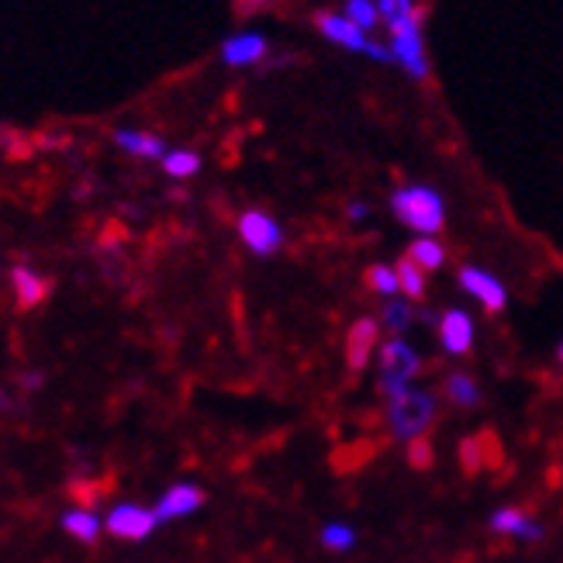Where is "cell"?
I'll return each mask as SVG.
<instances>
[{
	"label": "cell",
	"mask_w": 563,
	"mask_h": 563,
	"mask_svg": "<svg viewBox=\"0 0 563 563\" xmlns=\"http://www.w3.org/2000/svg\"><path fill=\"white\" fill-rule=\"evenodd\" d=\"M390 211L415 235H435L446 225V201L429 184H405L390 194Z\"/></svg>",
	"instance_id": "obj_1"
},
{
	"label": "cell",
	"mask_w": 563,
	"mask_h": 563,
	"mask_svg": "<svg viewBox=\"0 0 563 563\" xmlns=\"http://www.w3.org/2000/svg\"><path fill=\"white\" fill-rule=\"evenodd\" d=\"M318 32H322V38H329L332 45L346 48V53H356V56H366L374 63H384V66H395V56H390V48L374 42L371 35H366L363 29H356V24L342 14V11H322L314 18Z\"/></svg>",
	"instance_id": "obj_2"
},
{
	"label": "cell",
	"mask_w": 563,
	"mask_h": 563,
	"mask_svg": "<svg viewBox=\"0 0 563 563\" xmlns=\"http://www.w3.org/2000/svg\"><path fill=\"white\" fill-rule=\"evenodd\" d=\"M390 42V56H395V66L405 69L408 80H426L429 77V56H426V38H422V18L415 14L401 24H390L387 29Z\"/></svg>",
	"instance_id": "obj_3"
},
{
	"label": "cell",
	"mask_w": 563,
	"mask_h": 563,
	"mask_svg": "<svg viewBox=\"0 0 563 563\" xmlns=\"http://www.w3.org/2000/svg\"><path fill=\"white\" fill-rule=\"evenodd\" d=\"M435 419V398L429 390H405L395 401L387 405V422H390V432L398 439H422L426 429L432 426Z\"/></svg>",
	"instance_id": "obj_4"
},
{
	"label": "cell",
	"mask_w": 563,
	"mask_h": 563,
	"mask_svg": "<svg viewBox=\"0 0 563 563\" xmlns=\"http://www.w3.org/2000/svg\"><path fill=\"white\" fill-rule=\"evenodd\" d=\"M422 371V356L415 353L405 339H387L380 346V390L395 401L408 390V380Z\"/></svg>",
	"instance_id": "obj_5"
},
{
	"label": "cell",
	"mask_w": 563,
	"mask_h": 563,
	"mask_svg": "<svg viewBox=\"0 0 563 563\" xmlns=\"http://www.w3.org/2000/svg\"><path fill=\"white\" fill-rule=\"evenodd\" d=\"M239 239L246 242V250L253 256H277L284 246V225L274 214L253 208L239 214Z\"/></svg>",
	"instance_id": "obj_6"
},
{
	"label": "cell",
	"mask_w": 563,
	"mask_h": 563,
	"mask_svg": "<svg viewBox=\"0 0 563 563\" xmlns=\"http://www.w3.org/2000/svg\"><path fill=\"white\" fill-rule=\"evenodd\" d=\"M266 56H271V38L263 32H235L222 38V48H218V59H222L229 69H253L260 66Z\"/></svg>",
	"instance_id": "obj_7"
},
{
	"label": "cell",
	"mask_w": 563,
	"mask_h": 563,
	"mask_svg": "<svg viewBox=\"0 0 563 563\" xmlns=\"http://www.w3.org/2000/svg\"><path fill=\"white\" fill-rule=\"evenodd\" d=\"M104 526H108L111 536H118V540L139 543V540H145V536H150L159 526V519H156L153 508H142V505H114L108 511Z\"/></svg>",
	"instance_id": "obj_8"
},
{
	"label": "cell",
	"mask_w": 563,
	"mask_h": 563,
	"mask_svg": "<svg viewBox=\"0 0 563 563\" xmlns=\"http://www.w3.org/2000/svg\"><path fill=\"white\" fill-rule=\"evenodd\" d=\"M456 280H460L463 290L471 294V298H477L492 314L505 311V305H508V287L495 274L481 271V266H463Z\"/></svg>",
	"instance_id": "obj_9"
},
{
	"label": "cell",
	"mask_w": 563,
	"mask_h": 563,
	"mask_svg": "<svg viewBox=\"0 0 563 563\" xmlns=\"http://www.w3.org/2000/svg\"><path fill=\"white\" fill-rule=\"evenodd\" d=\"M208 501V495L201 492L198 484H187V481H180V484H174L169 492L156 501V519L159 522H174V519H187V516H194L201 505Z\"/></svg>",
	"instance_id": "obj_10"
},
{
	"label": "cell",
	"mask_w": 563,
	"mask_h": 563,
	"mask_svg": "<svg viewBox=\"0 0 563 563\" xmlns=\"http://www.w3.org/2000/svg\"><path fill=\"white\" fill-rule=\"evenodd\" d=\"M439 342H443L446 353L463 356L474 346V318L463 308L443 311V318H439Z\"/></svg>",
	"instance_id": "obj_11"
},
{
	"label": "cell",
	"mask_w": 563,
	"mask_h": 563,
	"mask_svg": "<svg viewBox=\"0 0 563 563\" xmlns=\"http://www.w3.org/2000/svg\"><path fill=\"white\" fill-rule=\"evenodd\" d=\"M377 332L380 325L374 322V318H360V322L350 325L346 332V363H350V371L360 374L366 363H371V353L377 346Z\"/></svg>",
	"instance_id": "obj_12"
},
{
	"label": "cell",
	"mask_w": 563,
	"mask_h": 563,
	"mask_svg": "<svg viewBox=\"0 0 563 563\" xmlns=\"http://www.w3.org/2000/svg\"><path fill=\"white\" fill-rule=\"evenodd\" d=\"M114 145L121 153H129V156H139V159H163L169 153V145L166 139L153 135V132H142V129H114L111 132Z\"/></svg>",
	"instance_id": "obj_13"
},
{
	"label": "cell",
	"mask_w": 563,
	"mask_h": 563,
	"mask_svg": "<svg viewBox=\"0 0 563 563\" xmlns=\"http://www.w3.org/2000/svg\"><path fill=\"white\" fill-rule=\"evenodd\" d=\"M487 526H492V532H511V536H519V540H526V543L543 540V526L526 519L519 508H498Z\"/></svg>",
	"instance_id": "obj_14"
},
{
	"label": "cell",
	"mask_w": 563,
	"mask_h": 563,
	"mask_svg": "<svg viewBox=\"0 0 563 563\" xmlns=\"http://www.w3.org/2000/svg\"><path fill=\"white\" fill-rule=\"evenodd\" d=\"M11 284H14V294H18V305L21 308H35L45 294H48V280L45 277H38L32 266H14L11 271Z\"/></svg>",
	"instance_id": "obj_15"
},
{
	"label": "cell",
	"mask_w": 563,
	"mask_h": 563,
	"mask_svg": "<svg viewBox=\"0 0 563 563\" xmlns=\"http://www.w3.org/2000/svg\"><path fill=\"white\" fill-rule=\"evenodd\" d=\"M59 526L73 536V540H80V543H93L97 536H101V519L93 516V511H84V508H69V511H63V519H59Z\"/></svg>",
	"instance_id": "obj_16"
},
{
	"label": "cell",
	"mask_w": 563,
	"mask_h": 563,
	"mask_svg": "<svg viewBox=\"0 0 563 563\" xmlns=\"http://www.w3.org/2000/svg\"><path fill=\"white\" fill-rule=\"evenodd\" d=\"M159 166H163V174H166V177L187 180V177H194V174L201 169V156L194 153V150H169V153L159 159Z\"/></svg>",
	"instance_id": "obj_17"
},
{
	"label": "cell",
	"mask_w": 563,
	"mask_h": 563,
	"mask_svg": "<svg viewBox=\"0 0 563 563\" xmlns=\"http://www.w3.org/2000/svg\"><path fill=\"white\" fill-rule=\"evenodd\" d=\"M398 280H401V294L405 298H411V301H422L426 298V271L419 263H415L411 256H405V260H398Z\"/></svg>",
	"instance_id": "obj_18"
},
{
	"label": "cell",
	"mask_w": 563,
	"mask_h": 563,
	"mask_svg": "<svg viewBox=\"0 0 563 563\" xmlns=\"http://www.w3.org/2000/svg\"><path fill=\"white\" fill-rule=\"evenodd\" d=\"M408 256L422 266V271H439V266L446 263V250L439 246L435 242V235H419L411 242V250H408Z\"/></svg>",
	"instance_id": "obj_19"
},
{
	"label": "cell",
	"mask_w": 563,
	"mask_h": 563,
	"mask_svg": "<svg viewBox=\"0 0 563 563\" xmlns=\"http://www.w3.org/2000/svg\"><path fill=\"white\" fill-rule=\"evenodd\" d=\"M446 398L460 408H474L481 405V384L471 374H453L446 380Z\"/></svg>",
	"instance_id": "obj_20"
},
{
	"label": "cell",
	"mask_w": 563,
	"mask_h": 563,
	"mask_svg": "<svg viewBox=\"0 0 563 563\" xmlns=\"http://www.w3.org/2000/svg\"><path fill=\"white\" fill-rule=\"evenodd\" d=\"M342 14H346L356 29L371 32L380 24V11H377V0H342Z\"/></svg>",
	"instance_id": "obj_21"
},
{
	"label": "cell",
	"mask_w": 563,
	"mask_h": 563,
	"mask_svg": "<svg viewBox=\"0 0 563 563\" xmlns=\"http://www.w3.org/2000/svg\"><path fill=\"white\" fill-rule=\"evenodd\" d=\"M366 284H371V290L384 294V298H395V294L401 290L398 271H395V266H384V263H377V266L366 271Z\"/></svg>",
	"instance_id": "obj_22"
},
{
	"label": "cell",
	"mask_w": 563,
	"mask_h": 563,
	"mask_svg": "<svg viewBox=\"0 0 563 563\" xmlns=\"http://www.w3.org/2000/svg\"><path fill=\"white\" fill-rule=\"evenodd\" d=\"M318 540H322V547L332 550V553H350L356 547V532L350 526H342V522H329Z\"/></svg>",
	"instance_id": "obj_23"
},
{
	"label": "cell",
	"mask_w": 563,
	"mask_h": 563,
	"mask_svg": "<svg viewBox=\"0 0 563 563\" xmlns=\"http://www.w3.org/2000/svg\"><path fill=\"white\" fill-rule=\"evenodd\" d=\"M377 11H380V24L390 29V24H401L408 18H415V0H377Z\"/></svg>",
	"instance_id": "obj_24"
},
{
	"label": "cell",
	"mask_w": 563,
	"mask_h": 563,
	"mask_svg": "<svg viewBox=\"0 0 563 563\" xmlns=\"http://www.w3.org/2000/svg\"><path fill=\"white\" fill-rule=\"evenodd\" d=\"M384 325L390 329V332H405L408 325H411V308L405 305V301H387L384 305Z\"/></svg>",
	"instance_id": "obj_25"
},
{
	"label": "cell",
	"mask_w": 563,
	"mask_h": 563,
	"mask_svg": "<svg viewBox=\"0 0 563 563\" xmlns=\"http://www.w3.org/2000/svg\"><path fill=\"white\" fill-rule=\"evenodd\" d=\"M408 460H411V467H415V471H426V467H432V446L426 443V439H411V446H408Z\"/></svg>",
	"instance_id": "obj_26"
},
{
	"label": "cell",
	"mask_w": 563,
	"mask_h": 563,
	"mask_svg": "<svg viewBox=\"0 0 563 563\" xmlns=\"http://www.w3.org/2000/svg\"><path fill=\"white\" fill-rule=\"evenodd\" d=\"M460 453H463V467L477 471V443H474V439H467V443L460 446Z\"/></svg>",
	"instance_id": "obj_27"
},
{
	"label": "cell",
	"mask_w": 563,
	"mask_h": 563,
	"mask_svg": "<svg viewBox=\"0 0 563 563\" xmlns=\"http://www.w3.org/2000/svg\"><path fill=\"white\" fill-rule=\"evenodd\" d=\"M346 214H350V222H366V218H371V205L353 201V205L346 208Z\"/></svg>",
	"instance_id": "obj_28"
},
{
	"label": "cell",
	"mask_w": 563,
	"mask_h": 563,
	"mask_svg": "<svg viewBox=\"0 0 563 563\" xmlns=\"http://www.w3.org/2000/svg\"><path fill=\"white\" fill-rule=\"evenodd\" d=\"M256 4H271V0H246V8H256Z\"/></svg>",
	"instance_id": "obj_29"
},
{
	"label": "cell",
	"mask_w": 563,
	"mask_h": 563,
	"mask_svg": "<svg viewBox=\"0 0 563 563\" xmlns=\"http://www.w3.org/2000/svg\"><path fill=\"white\" fill-rule=\"evenodd\" d=\"M560 363H563V342H560Z\"/></svg>",
	"instance_id": "obj_30"
}]
</instances>
